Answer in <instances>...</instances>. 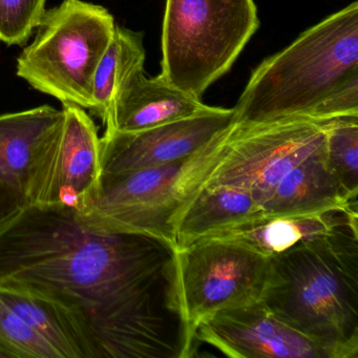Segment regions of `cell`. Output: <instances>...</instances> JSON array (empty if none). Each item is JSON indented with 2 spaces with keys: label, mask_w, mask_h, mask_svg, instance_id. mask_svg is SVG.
<instances>
[{
  "label": "cell",
  "mask_w": 358,
  "mask_h": 358,
  "mask_svg": "<svg viewBox=\"0 0 358 358\" xmlns=\"http://www.w3.org/2000/svg\"><path fill=\"white\" fill-rule=\"evenodd\" d=\"M329 120L234 124L221 162L202 188L246 190L263 206L280 182L301 163L327 155Z\"/></svg>",
  "instance_id": "cell-7"
},
{
  "label": "cell",
  "mask_w": 358,
  "mask_h": 358,
  "mask_svg": "<svg viewBox=\"0 0 358 358\" xmlns=\"http://www.w3.org/2000/svg\"><path fill=\"white\" fill-rule=\"evenodd\" d=\"M115 28L106 8L64 0L45 11L34 41L18 57L17 76L62 104L91 110L94 75Z\"/></svg>",
  "instance_id": "cell-6"
},
{
  "label": "cell",
  "mask_w": 358,
  "mask_h": 358,
  "mask_svg": "<svg viewBox=\"0 0 358 358\" xmlns=\"http://www.w3.org/2000/svg\"><path fill=\"white\" fill-rule=\"evenodd\" d=\"M351 225H358L357 209H332L284 217L262 215L210 238L238 241L270 257Z\"/></svg>",
  "instance_id": "cell-14"
},
{
  "label": "cell",
  "mask_w": 358,
  "mask_h": 358,
  "mask_svg": "<svg viewBox=\"0 0 358 358\" xmlns=\"http://www.w3.org/2000/svg\"><path fill=\"white\" fill-rule=\"evenodd\" d=\"M213 108L171 85L162 75L146 78L142 66L121 85L104 123L108 131L133 133L204 114Z\"/></svg>",
  "instance_id": "cell-13"
},
{
  "label": "cell",
  "mask_w": 358,
  "mask_h": 358,
  "mask_svg": "<svg viewBox=\"0 0 358 358\" xmlns=\"http://www.w3.org/2000/svg\"><path fill=\"white\" fill-rule=\"evenodd\" d=\"M0 299L43 337L59 358H94L80 327L59 303L38 293L9 286H0Z\"/></svg>",
  "instance_id": "cell-17"
},
{
  "label": "cell",
  "mask_w": 358,
  "mask_h": 358,
  "mask_svg": "<svg viewBox=\"0 0 358 358\" xmlns=\"http://www.w3.org/2000/svg\"><path fill=\"white\" fill-rule=\"evenodd\" d=\"M64 110L50 106L0 115V182L33 205L59 139Z\"/></svg>",
  "instance_id": "cell-12"
},
{
  "label": "cell",
  "mask_w": 358,
  "mask_h": 358,
  "mask_svg": "<svg viewBox=\"0 0 358 358\" xmlns=\"http://www.w3.org/2000/svg\"><path fill=\"white\" fill-rule=\"evenodd\" d=\"M327 162L343 189L358 196V116L331 119L327 125Z\"/></svg>",
  "instance_id": "cell-19"
},
{
  "label": "cell",
  "mask_w": 358,
  "mask_h": 358,
  "mask_svg": "<svg viewBox=\"0 0 358 358\" xmlns=\"http://www.w3.org/2000/svg\"><path fill=\"white\" fill-rule=\"evenodd\" d=\"M0 286L71 314L94 358H189L178 249L156 236L96 229L68 206L31 205L0 234Z\"/></svg>",
  "instance_id": "cell-1"
},
{
  "label": "cell",
  "mask_w": 358,
  "mask_h": 358,
  "mask_svg": "<svg viewBox=\"0 0 358 358\" xmlns=\"http://www.w3.org/2000/svg\"><path fill=\"white\" fill-rule=\"evenodd\" d=\"M202 341L234 358H335L328 348L274 315L262 301L221 310L199 324Z\"/></svg>",
  "instance_id": "cell-10"
},
{
  "label": "cell",
  "mask_w": 358,
  "mask_h": 358,
  "mask_svg": "<svg viewBox=\"0 0 358 358\" xmlns=\"http://www.w3.org/2000/svg\"><path fill=\"white\" fill-rule=\"evenodd\" d=\"M227 131L194 156L127 173H101L79 217L96 229L148 234L173 243L176 222L221 162Z\"/></svg>",
  "instance_id": "cell-4"
},
{
  "label": "cell",
  "mask_w": 358,
  "mask_h": 358,
  "mask_svg": "<svg viewBox=\"0 0 358 358\" xmlns=\"http://www.w3.org/2000/svg\"><path fill=\"white\" fill-rule=\"evenodd\" d=\"M0 348L8 357L59 358L55 349L1 299Z\"/></svg>",
  "instance_id": "cell-20"
},
{
  "label": "cell",
  "mask_w": 358,
  "mask_h": 358,
  "mask_svg": "<svg viewBox=\"0 0 358 358\" xmlns=\"http://www.w3.org/2000/svg\"><path fill=\"white\" fill-rule=\"evenodd\" d=\"M357 207V198L343 189L324 155L293 169L262 208L266 217H284Z\"/></svg>",
  "instance_id": "cell-15"
},
{
  "label": "cell",
  "mask_w": 358,
  "mask_h": 358,
  "mask_svg": "<svg viewBox=\"0 0 358 358\" xmlns=\"http://www.w3.org/2000/svg\"><path fill=\"white\" fill-rule=\"evenodd\" d=\"M143 35L116 26L96 69L91 112L106 122L117 93L129 75L144 66Z\"/></svg>",
  "instance_id": "cell-18"
},
{
  "label": "cell",
  "mask_w": 358,
  "mask_h": 358,
  "mask_svg": "<svg viewBox=\"0 0 358 358\" xmlns=\"http://www.w3.org/2000/svg\"><path fill=\"white\" fill-rule=\"evenodd\" d=\"M348 116H358L357 1L259 64L234 108L240 127Z\"/></svg>",
  "instance_id": "cell-2"
},
{
  "label": "cell",
  "mask_w": 358,
  "mask_h": 358,
  "mask_svg": "<svg viewBox=\"0 0 358 358\" xmlns=\"http://www.w3.org/2000/svg\"><path fill=\"white\" fill-rule=\"evenodd\" d=\"M62 110V133L33 205L79 209L101 175V138L85 108L64 104Z\"/></svg>",
  "instance_id": "cell-11"
},
{
  "label": "cell",
  "mask_w": 358,
  "mask_h": 358,
  "mask_svg": "<svg viewBox=\"0 0 358 358\" xmlns=\"http://www.w3.org/2000/svg\"><path fill=\"white\" fill-rule=\"evenodd\" d=\"M259 27L253 0H166L161 75L201 99Z\"/></svg>",
  "instance_id": "cell-5"
},
{
  "label": "cell",
  "mask_w": 358,
  "mask_h": 358,
  "mask_svg": "<svg viewBox=\"0 0 358 358\" xmlns=\"http://www.w3.org/2000/svg\"><path fill=\"white\" fill-rule=\"evenodd\" d=\"M234 124V108H213L204 114L143 131L106 129L101 138V173H127L184 160Z\"/></svg>",
  "instance_id": "cell-9"
},
{
  "label": "cell",
  "mask_w": 358,
  "mask_h": 358,
  "mask_svg": "<svg viewBox=\"0 0 358 358\" xmlns=\"http://www.w3.org/2000/svg\"><path fill=\"white\" fill-rule=\"evenodd\" d=\"M30 206L22 192L0 182V234L9 228Z\"/></svg>",
  "instance_id": "cell-22"
},
{
  "label": "cell",
  "mask_w": 358,
  "mask_h": 358,
  "mask_svg": "<svg viewBox=\"0 0 358 358\" xmlns=\"http://www.w3.org/2000/svg\"><path fill=\"white\" fill-rule=\"evenodd\" d=\"M268 275L269 257L238 241L207 238L178 249L180 294L194 339L208 316L261 301Z\"/></svg>",
  "instance_id": "cell-8"
},
{
  "label": "cell",
  "mask_w": 358,
  "mask_h": 358,
  "mask_svg": "<svg viewBox=\"0 0 358 358\" xmlns=\"http://www.w3.org/2000/svg\"><path fill=\"white\" fill-rule=\"evenodd\" d=\"M261 301L335 358H358V225L270 257Z\"/></svg>",
  "instance_id": "cell-3"
},
{
  "label": "cell",
  "mask_w": 358,
  "mask_h": 358,
  "mask_svg": "<svg viewBox=\"0 0 358 358\" xmlns=\"http://www.w3.org/2000/svg\"><path fill=\"white\" fill-rule=\"evenodd\" d=\"M0 357H8L7 354H6V352L3 351L1 348H0Z\"/></svg>",
  "instance_id": "cell-23"
},
{
  "label": "cell",
  "mask_w": 358,
  "mask_h": 358,
  "mask_svg": "<svg viewBox=\"0 0 358 358\" xmlns=\"http://www.w3.org/2000/svg\"><path fill=\"white\" fill-rule=\"evenodd\" d=\"M47 0H0V41L22 45L38 28Z\"/></svg>",
  "instance_id": "cell-21"
},
{
  "label": "cell",
  "mask_w": 358,
  "mask_h": 358,
  "mask_svg": "<svg viewBox=\"0 0 358 358\" xmlns=\"http://www.w3.org/2000/svg\"><path fill=\"white\" fill-rule=\"evenodd\" d=\"M262 215L261 204L246 190L203 188L178 217L173 242L177 249L184 248Z\"/></svg>",
  "instance_id": "cell-16"
}]
</instances>
